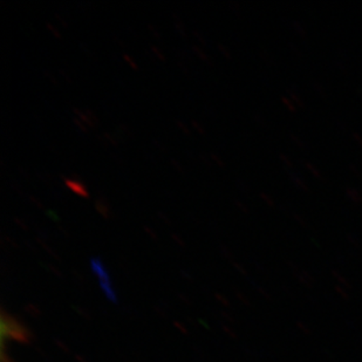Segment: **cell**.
Wrapping results in <instances>:
<instances>
[{
	"label": "cell",
	"instance_id": "3",
	"mask_svg": "<svg viewBox=\"0 0 362 362\" xmlns=\"http://www.w3.org/2000/svg\"><path fill=\"white\" fill-rule=\"evenodd\" d=\"M194 51H195L196 53H197V54H199V57H201V58L204 60V62H210L208 58V54H205L204 52L202 51L199 46H194Z\"/></svg>",
	"mask_w": 362,
	"mask_h": 362
},
{
	"label": "cell",
	"instance_id": "9",
	"mask_svg": "<svg viewBox=\"0 0 362 362\" xmlns=\"http://www.w3.org/2000/svg\"><path fill=\"white\" fill-rule=\"evenodd\" d=\"M47 26L49 28V30H51V31L54 33V35H57V37H60V33H59L58 30H55L54 26H53L51 23H47Z\"/></svg>",
	"mask_w": 362,
	"mask_h": 362
},
{
	"label": "cell",
	"instance_id": "6",
	"mask_svg": "<svg viewBox=\"0 0 362 362\" xmlns=\"http://www.w3.org/2000/svg\"><path fill=\"white\" fill-rule=\"evenodd\" d=\"M123 58H124V60H127V62H129L130 65L133 66V67H136V64H135V62H134L133 59L130 58L129 55L123 54Z\"/></svg>",
	"mask_w": 362,
	"mask_h": 362
},
{
	"label": "cell",
	"instance_id": "10",
	"mask_svg": "<svg viewBox=\"0 0 362 362\" xmlns=\"http://www.w3.org/2000/svg\"><path fill=\"white\" fill-rule=\"evenodd\" d=\"M210 155H211V158H212V160H214V161H215V162L217 161V162H218L219 164H221V165H222V164H223L222 162L219 161V160H221V158H219L218 156H217V155L214 154V153H211V154H210Z\"/></svg>",
	"mask_w": 362,
	"mask_h": 362
},
{
	"label": "cell",
	"instance_id": "11",
	"mask_svg": "<svg viewBox=\"0 0 362 362\" xmlns=\"http://www.w3.org/2000/svg\"><path fill=\"white\" fill-rule=\"evenodd\" d=\"M173 164H174L175 167L176 168H178V169H180V170H182V165L181 164H180V162H178L177 163V161H176V160H175V158H173Z\"/></svg>",
	"mask_w": 362,
	"mask_h": 362
},
{
	"label": "cell",
	"instance_id": "12",
	"mask_svg": "<svg viewBox=\"0 0 362 362\" xmlns=\"http://www.w3.org/2000/svg\"><path fill=\"white\" fill-rule=\"evenodd\" d=\"M14 221H16V222H17L18 224H21V226H23L24 229H26V226H25L24 223L21 222V219H18L17 217H16V218H14Z\"/></svg>",
	"mask_w": 362,
	"mask_h": 362
},
{
	"label": "cell",
	"instance_id": "1",
	"mask_svg": "<svg viewBox=\"0 0 362 362\" xmlns=\"http://www.w3.org/2000/svg\"><path fill=\"white\" fill-rule=\"evenodd\" d=\"M73 177L74 178L62 177V180H64L66 185H67L72 192H76L78 195L82 196V197H88V192H87L85 185L80 181V178L76 177V176H73Z\"/></svg>",
	"mask_w": 362,
	"mask_h": 362
},
{
	"label": "cell",
	"instance_id": "8",
	"mask_svg": "<svg viewBox=\"0 0 362 362\" xmlns=\"http://www.w3.org/2000/svg\"><path fill=\"white\" fill-rule=\"evenodd\" d=\"M192 126L195 127L196 129L199 130V133L203 134L204 133V129L202 128L201 126H199V123H197V121L192 120Z\"/></svg>",
	"mask_w": 362,
	"mask_h": 362
},
{
	"label": "cell",
	"instance_id": "7",
	"mask_svg": "<svg viewBox=\"0 0 362 362\" xmlns=\"http://www.w3.org/2000/svg\"><path fill=\"white\" fill-rule=\"evenodd\" d=\"M176 124H177V126L180 127V128H181V129L183 130V132H185V134L189 133V128H187V127H185V124H183V122H182V121H176Z\"/></svg>",
	"mask_w": 362,
	"mask_h": 362
},
{
	"label": "cell",
	"instance_id": "2",
	"mask_svg": "<svg viewBox=\"0 0 362 362\" xmlns=\"http://www.w3.org/2000/svg\"><path fill=\"white\" fill-rule=\"evenodd\" d=\"M95 209L96 211L99 212L100 215L103 216L105 218H108L110 216V209L108 202L103 197H98L95 199Z\"/></svg>",
	"mask_w": 362,
	"mask_h": 362
},
{
	"label": "cell",
	"instance_id": "4",
	"mask_svg": "<svg viewBox=\"0 0 362 362\" xmlns=\"http://www.w3.org/2000/svg\"><path fill=\"white\" fill-rule=\"evenodd\" d=\"M151 49L154 52L155 54L158 55V58H161L163 60V53H162L161 49L158 47V46H151Z\"/></svg>",
	"mask_w": 362,
	"mask_h": 362
},
{
	"label": "cell",
	"instance_id": "5",
	"mask_svg": "<svg viewBox=\"0 0 362 362\" xmlns=\"http://www.w3.org/2000/svg\"><path fill=\"white\" fill-rule=\"evenodd\" d=\"M28 197H30V199H31V201L33 202V203H35V205H38L39 208H42V204H41V202L39 201V199H37L35 196L30 195L28 196Z\"/></svg>",
	"mask_w": 362,
	"mask_h": 362
}]
</instances>
